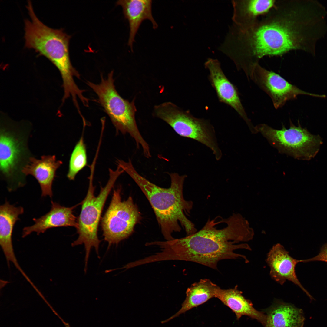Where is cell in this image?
I'll list each match as a JSON object with an SVG mask.
<instances>
[{
	"label": "cell",
	"instance_id": "obj_23",
	"mask_svg": "<svg viewBox=\"0 0 327 327\" xmlns=\"http://www.w3.org/2000/svg\"><path fill=\"white\" fill-rule=\"evenodd\" d=\"M321 261L327 263V243L324 244L321 247L318 255L313 258L302 260V262L306 263L313 261Z\"/></svg>",
	"mask_w": 327,
	"mask_h": 327
},
{
	"label": "cell",
	"instance_id": "obj_3",
	"mask_svg": "<svg viewBox=\"0 0 327 327\" xmlns=\"http://www.w3.org/2000/svg\"><path fill=\"white\" fill-rule=\"evenodd\" d=\"M118 165L134 181L147 199L166 240L174 239L173 233L180 231V225L187 236L197 231L194 224L187 217L190 213L193 203L191 201L185 200L183 195L186 175H180L176 173H170V186L164 188L140 175L130 160L127 162L121 160Z\"/></svg>",
	"mask_w": 327,
	"mask_h": 327
},
{
	"label": "cell",
	"instance_id": "obj_21",
	"mask_svg": "<svg viewBox=\"0 0 327 327\" xmlns=\"http://www.w3.org/2000/svg\"><path fill=\"white\" fill-rule=\"evenodd\" d=\"M23 208L15 206L6 201L0 206V244L1 248L13 246L12 235L14 227L22 214Z\"/></svg>",
	"mask_w": 327,
	"mask_h": 327
},
{
	"label": "cell",
	"instance_id": "obj_12",
	"mask_svg": "<svg viewBox=\"0 0 327 327\" xmlns=\"http://www.w3.org/2000/svg\"><path fill=\"white\" fill-rule=\"evenodd\" d=\"M204 65L209 71V80L219 101L235 110L246 122L251 132L256 134L255 127L246 114L236 87L224 74L220 61L217 59L209 58Z\"/></svg>",
	"mask_w": 327,
	"mask_h": 327
},
{
	"label": "cell",
	"instance_id": "obj_19",
	"mask_svg": "<svg viewBox=\"0 0 327 327\" xmlns=\"http://www.w3.org/2000/svg\"><path fill=\"white\" fill-rule=\"evenodd\" d=\"M276 1L272 0L232 1L233 23L241 28L249 26L257 20L258 17L268 13L274 7Z\"/></svg>",
	"mask_w": 327,
	"mask_h": 327
},
{
	"label": "cell",
	"instance_id": "obj_11",
	"mask_svg": "<svg viewBox=\"0 0 327 327\" xmlns=\"http://www.w3.org/2000/svg\"><path fill=\"white\" fill-rule=\"evenodd\" d=\"M252 80L271 99L276 109L283 106L286 102L296 99L299 95L325 98L324 95L307 92L289 83L279 75L269 71L257 64L251 69L247 77Z\"/></svg>",
	"mask_w": 327,
	"mask_h": 327
},
{
	"label": "cell",
	"instance_id": "obj_6",
	"mask_svg": "<svg viewBox=\"0 0 327 327\" xmlns=\"http://www.w3.org/2000/svg\"><path fill=\"white\" fill-rule=\"evenodd\" d=\"M91 173L89 178V185L87 195L81 202V208L78 218V226L77 229L78 235L77 239L71 243L74 247L83 244L84 245L85 255V266L87 267L88 261L91 248L94 247L99 256V250L101 241L98 236V228L102 210L106 200L111 191L114 187L118 177L124 171L117 166L115 170L109 169V178L104 187H101L99 194L97 196L94 194V187L93 183L94 165L90 166Z\"/></svg>",
	"mask_w": 327,
	"mask_h": 327
},
{
	"label": "cell",
	"instance_id": "obj_22",
	"mask_svg": "<svg viewBox=\"0 0 327 327\" xmlns=\"http://www.w3.org/2000/svg\"><path fill=\"white\" fill-rule=\"evenodd\" d=\"M87 164L86 148L83 132L71 154L67 175V178L70 180H74L76 175Z\"/></svg>",
	"mask_w": 327,
	"mask_h": 327
},
{
	"label": "cell",
	"instance_id": "obj_16",
	"mask_svg": "<svg viewBox=\"0 0 327 327\" xmlns=\"http://www.w3.org/2000/svg\"><path fill=\"white\" fill-rule=\"evenodd\" d=\"M116 4L122 7L124 17L128 20L130 33L128 44L133 51L135 36L143 21L150 20L154 29L158 27L152 14V1L122 0L117 1Z\"/></svg>",
	"mask_w": 327,
	"mask_h": 327
},
{
	"label": "cell",
	"instance_id": "obj_17",
	"mask_svg": "<svg viewBox=\"0 0 327 327\" xmlns=\"http://www.w3.org/2000/svg\"><path fill=\"white\" fill-rule=\"evenodd\" d=\"M266 316L264 327H303L305 318L302 309L293 305L276 300L263 310Z\"/></svg>",
	"mask_w": 327,
	"mask_h": 327
},
{
	"label": "cell",
	"instance_id": "obj_14",
	"mask_svg": "<svg viewBox=\"0 0 327 327\" xmlns=\"http://www.w3.org/2000/svg\"><path fill=\"white\" fill-rule=\"evenodd\" d=\"M50 210L45 215L33 219L34 224L24 228L22 237L25 238L33 232L38 235L44 233L47 230L60 227H74L77 229L78 218L74 215L73 210L81 202L71 207H66L59 203L51 201Z\"/></svg>",
	"mask_w": 327,
	"mask_h": 327
},
{
	"label": "cell",
	"instance_id": "obj_5",
	"mask_svg": "<svg viewBox=\"0 0 327 327\" xmlns=\"http://www.w3.org/2000/svg\"><path fill=\"white\" fill-rule=\"evenodd\" d=\"M0 121V176L10 191L23 187L26 176L22 173L31 158L28 141L32 126L29 121H15L2 114Z\"/></svg>",
	"mask_w": 327,
	"mask_h": 327
},
{
	"label": "cell",
	"instance_id": "obj_8",
	"mask_svg": "<svg viewBox=\"0 0 327 327\" xmlns=\"http://www.w3.org/2000/svg\"><path fill=\"white\" fill-rule=\"evenodd\" d=\"M154 114L168 124L179 135L206 146L211 150L217 160L221 159L222 153L215 130L208 120L196 117L189 111H184L170 102L155 106Z\"/></svg>",
	"mask_w": 327,
	"mask_h": 327
},
{
	"label": "cell",
	"instance_id": "obj_13",
	"mask_svg": "<svg viewBox=\"0 0 327 327\" xmlns=\"http://www.w3.org/2000/svg\"><path fill=\"white\" fill-rule=\"evenodd\" d=\"M266 260L270 269V274L275 281L282 285L286 280L291 281L298 286L311 300L313 299L299 282L296 274V265L299 262H302V260L294 259L282 245L277 243L268 253Z\"/></svg>",
	"mask_w": 327,
	"mask_h": 327
},
{
	"label": "cell",
	"instance_id": "obj_1",
	"mask_svg": "<svg viewBox=\"0 0 327 327\" xmlns=\"http://www.w3.org/2000/svg\"><path fill=\"white\" fill-rule=\"evenodd\" d=\"M223 218L209 219L199 231L186 237L160 241L159 257L161 261L182 260L197 263L215 269L220 260L243 259L246 256L234 252L238 249L251 250L247 243L240 242L252 240L253 229L241 214L233 213L225 218V226L219 227Z\"/></svg>",
	"mask_w": 327,
	"mask_h": 327
},
{
	"label": "cell",
	"instance_id": "obj_4",
	"mask_svg": "<svg viewBox=\"0 0 327 327\" xmlns=\"http://www.w3.org/2000/svg\"><path fill=\"white\" fill-rule=\"evenodd\" d=\"M26 7L31 20H25V47L34 49L38 55L45 56L57 68L62 78L65 95L77 94L80 89L74 77L80 79V76L70 58L71 36L62 28L53 29L43 24L36 15L31 1H28Z\"/></svg>",
	"mask_w": 327,
	"mask_h": 327
},
{
	"label": "cell",
	"instance_id": "obj_10",
	"mask_svg": "<svg viewBox=\"0 0 327 327\" xmlns=\"http://www.w3.org/2000/svg\"><path fill=\"white\" fill-rule=\"evenodd\" d=\"M121 192L120 188L114 190L109 205L101 219L103 235L108 243V249L130 236L141 219L132 197L122 201Z\"/></svg>",
	"mask_w": 327,
	"mask_h": 327
},
{
	"label": "cell",
	"instance_id": "obj_20",
	"mask_svg": "<svg viewBox=\"0 0 327 327\" xmlns=\"http://www.w3.org/2000/svg\"><path fill=\"white\" fill-rule=\"evenodd\" d=\"M219 287L206 279H200L193 284L186 292V297L180 309L168 319L161 322L164 323L185 313L192 309L202 305L210 299L215 297L217 289Z\"/></svg>",
	"mask_w": 327,
	"mask_h": 327
},
{
	"label": "cell",
	"instance_id": "obj_2",
	"mask_svg": "<svg viewBox=\"0 0 327 327\" xmlns=\"http://www.w3.org/2000/svg\"><path fill=\"white\" fill-rule=\"evenodd\" d=\"M290 5L288 1H276L261 19L246 28L236 29L233 47L242 62L255 64L263 57L281 55L295 48Z\"/></svg>",
	"mask_w": 327,
	"mask_h": 327
},
{
	"label": "cell",
	"instance_id": "obj_15",
	"mask_svg": "<svg viewBox=\"0 0 327 327\" xmlns=\"http://www.w3.org/2000/svg\"><path fill=\"white\" fill-rule=\"evenodd\" d=\"M62 163L61 161L57 160L54 155H44L40 159L34 156L23 168L22 173L26 177L31 175L37 180L41 187L42 197L51 198L52 185L56 177V171Z\"/></svg>",
	"mask_w": 327,
	"mask_h": 327
},
{
	"label": "cell",
	"instance_id": "obj_7",
	"mask_svg": "<svg viewBox=\"0 0 327 327\" xmlns=\"http://www.w3.org/2000/svg\"><path fill=\"white\" fill-rule=\"evenodd\" d=\"M113 74L111 71L107 78L101 74L99 84L87 81V84L97 95L100 103L117 131L123 134H129L135 140L137 147L142 148L145 157L149 158L151 154L149 145L140 132L135 120L136 109L134 102L124 99L118 93L114 84Z\"/></svg>",
	"mask_w": 327,
	"mask_h": 327
},
{
	"label": "cell",
	"instance_id": "obj_9",
	"mask_svg": "<svg viewBox=\"0 0 327 327\" xmlns=\"http://www.w3.org/2000/svg\"><path fill=\"white\" fill-rule=\"evenodd\" d=\"M290 126L281 129L272 128L265 124L255 126L270 144L281 153L300 160H309L314 158L322 144L320 136L311 134L306 128H302L299 120L297 126L290 120Z\"/></svg>",
	"mask_w": 327,
	"mask_h": 327
},
{
	"label": "cell",
	"instance_id": "obj_18",
	"mask_svg": "<svg viewBox=\"0 0 327 327\" xmlns=\"http://www.w3.org/2000/svg\"><path fill=\"white\" fill-rule=\"evenodd\" d=\"M237 287L236 286L233 288L228 289L219 287L216 291L215 297L232 310L237 320L242 316L246 315L257 320L264 326L266 320V314L256 309L252 302L243 296Z\"/></svg>",
	"mask_w": 327,
	"mask_h": 327
}]
</instances>
